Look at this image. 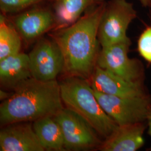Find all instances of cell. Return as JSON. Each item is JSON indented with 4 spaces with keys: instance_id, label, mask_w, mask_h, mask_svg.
Masks as SVG:
<instances>
[{
    "instance_id": "obj_1",
    "label": "cell",
    "mask_w": 151,
    "mask_h": 151,
    "mask_svg": "<svg viewBox=\"0 0 151 151\" xmlns=\"http://www.w3.org/2000/svg\"><path fill=\"white\" fill-rule=\"evenodd\" d=\"M105 3L89 9L75 22L52 35L62 52L67 76L90 80L100 50L97 34Z\"/></svg>"
},
{
    "instance_id": "obj_2",
    "label": "cell",
    "mask_w": 151,
    "mask_h": 151,
    "mask_svg": "<svg viewBox=\"0 0 151 151\" xmlns=\"http://www.w3.org/2000/svg\"><path fill=\"white\" fill-rule=\"evenodd\" d=\"M13 94L0 105L1 125L19 122H33L45 116L56 115L63 107L60 82L30 78L19 83Z\"/></svg>"
},
{
    "instance_id": "obj_3",
    "label": "cell",
    "mask_w": 151,
    "mask_h": 151,
    "mask_svg": "<svg viewBox=\"0 0 151 151\" xmlns=\"http://www.w3.org/2000/svg\"><path fill=\"white\" fill-rule=\"evenodd\" d=\"M62 101L65 108L75 112L100 136L106 139L118 125L105 112L86 79L67 76L60 82Z\"/></svg>"
},
{
    "instance_id": "obj_4",
    "label": "cell",
    "mask_w": 151,
    "mask_h": 151,
    "mask_svg": "<svg viewBox=\"0 0 151 151\" xmlns=\"http://www.w3.org/2000/svg\"><path fill=\"white\" fill-rule=\"evenodd\" d=\"M137 17L133 5L126 0L106 2L98 29L101 47L131 42L127 32L130 24Z\"/></svg>"
},
{
    "instance_id": "obj_5",
    "label": "cell",
    "mask_w": 151,
    "mask_h": 151,
    "mask_svg": "<svg viewBox=\"0 0 151 151\" xmlns=\"http://www.w3.org/2000/svg\"><path fill=\"white\" fill-rule=\"evenodd\" d=\"M93 91L103 110L119 126L147 122L150 96L118 97Z\"/></svg>"
},
{
    "instance_id": "obj_6",
    "label": "cell",
    "mask_w": 151,
    "mask_h": 151,
    "mask_svg": "<svg viewBox=\"0 0 151 151\" xmlns=\"http://www.w3.org/2000/svg\"><path fill=\"white\" fill-rule=\"evenodd\" d=\"M63 133L65 148L68 151L98 148L103 141L97 132L84 119L70 109L64 108L54 116Z\"/></svg>"
},
{
    "instance_id": "obj_7",
    "label": "cell",
    "mask_w": 151,
    "mask_h": 151,
    "mask_svg": "<svg viewBox=\"0 0 151 151\" xmlns=\"http://www.w3.org/2000/svg\"><path fill=\"white\" fill-rule=\"evenodd\" d=\"M131 42L115 44L100 50L96 65L110 71L127 81L143 83L144 70L142 63L128 56Z\"/></svg>"
},
{
    "instance_id": "obj_8",
    "label": "cell",
    "mask_w": 151,
    "mask_h": 151,
    "mask_svg": "<svg viewBox=\"0 0 151 151\" xmlns=\"http://www.w3.org/2000/svg\"><path fill=\"white\" fill-rule=\"evenodd\" d=\"M32 78L42 81L55 80L63 72L64 57L53 39L40 38L28 54Z\"/></svg>"
},
{
    "instance_id": "obj_9",
    "label": "cell",
    "mask_w": 151,
    "mask_h": 151,
    "mask_svg": "<svg viewBox=\"0 0 151 151\" xmlns=\"http://www.w3.org/2000/svg\"><path fill=\"white\" fill-rule=\"evenodd\" d=\"M88 82L93 90L115 96L134 97L147 95L143 83L127 81L97 65Z\"/></svg>"
},
{
    "instance_id": "obj_10",
    "label": "cell",
    "mask_w": 151,
    "mask_h": 151,
    "mask_svg": "<svg viewBox=\"0 0 151 151\" xmlns=\"http://www.w3.org/2000/svg\"><path fill=\"white\" fill-rule=\"evenodd\" d=\"M11 22L20 33L22 40L30 42L54 29V12L45 8L24 11L14 16Z\"/></svg>"
},
{
    "instance_id": "obj_11",
    "label": "cell",
    "mask_w": 151,
    "mask_h": 151,
    "mask_svg": "<svg viewBox=\"0 0 151 151\" xmlns=\"http://www.w3.org/2000/svg\"><path fill=\"white\" fill-rule=\"evenodd\" d=\"M0 132L1 151H44L30 122L8 124Z\"/></svg>"
},
{
    "instance_id": "obj_12",
    "label": "cell",
    "mask_w": 151,
    "mask_h": 151,
    "mask_svg": "<svg viewBox=\"0 0 151 151\" xmlns=\"http://www.w3.org/2000/svg\"><path fill=\"white\" fill-rule=\"evenodd\" d=\"M145 122L119 126L104 141L99 150L101 151H135L145 144Z\"/></svg>"
},
{
    "instance_id": "obj_13",
    "label": "cell",
    "mask_w": 151,
    "mask_h": 151,
    "mask_svg": "<svg viewBox=\"0 0 151 151\" xmlns=\"http://www.w3.org/2000/svg\"><path fill=\"white\" fill-rule=\"evenodd\" d=\"M32 77L28 54L20 52L0 60V82L6 88L13 90Z\"/></svg>"
},
{
    "instance_id": "obj_14",
    "label": "cell",
    "mask_w": 151,
    "mask_h": 151,
    "mask_svg": "<svg viewBox=\"0 0 151 151\" xmlns=\"http://www.w3.org/2000/svg\"><path fill=\"white\" fill-rule=\"evenodd\" d=\"M105 2V0H55L54 14L56 22L54 30L70 26L89 9Z\"/></svg>"
},
{
    "instance_id": "obj_15",
    "label": "cell",
    "mask_w": 151,
    "mask_h": 151,
    "mask_svg": "<svg viewBox=\"0 0 151 151\" xmlns=\"http://www.w3.org/2000/svg\"><path fill=\"white\" fill-rule=\"evenodd\" d=\"M32 127L45 151H66L62 129L53 116L33 122Z\"/></svg>"
},
{
    "instance_id": "obj_16",
    "label": "cell",
    "mask_w": 151,
    "mask_h": 151,
    "mask_svg": "<svg viewBox=\"0 0 151 151\" xmlns=\"http://www.w3.org/2000/svg\"><path fill=\"white\" fill-rule=\"evenodd\" d=\"M22 38L12 22L0 15V60L21 52Z\"/></svg>"
},
{
    "instance_id": "obj_17",
    "label": "cell",
    "mask_w": 151,
    "mask_h": 151,
    "mask_svg": "<svg viewBox=\"0 0 151 151\" xmlns=\"http://www.w3.org/2000/svg\"><path fill=\"white\" fill-rule=\"evenodd\" d=\"M45 0H0V10L2 14H11L43 2Z\"/></svg>"
},
{
    "instance_id": "obj_18",
    "label": "cell",
    "mask_w": 151,
    "mask_h": 151,
    "mask_svg": "<svg viewBox=\"0 0 151 151\" xmlns=\"http://www.w3.org/2000/svg\"><path fill=\"white\" fill-rule=\"evenodd\" d=\"M137 48L140 56L151 63V25L141 33L138 40Z\"/></svg>"
},
{
    "instance_id": "obj_19",
    "label": "cell",
    "mask_w": 151,
    "mask_h": 151,
    "mask_svg": "<svg viewBox=\"0 0 151 151\" xmlns=\"http://www.w3.org/2000/svg\"><path fill=\"white\" fill-rule=\"evenodd\" d=\"M12 94H13V91L12 92H9L1 90L0 91V99L2 101H4L11 97Z\"/></svg>"
},
{
    "instance_id": "obj_20",
    "label": "cell",
    "mask_w": 151,
    "mask_h": 151,
    "mask_svg": "<svg viewBox=\"0 0 151 151\" xmlns=\"http://www.w3.org/2000/svg\"><path fill=\"white\" fill-rule=\"evenodd\" d=\"M147 125L148 127V134L151 137V106L148 113V116H147ZM150 151H151V147L150 148Z\"/></svg>"
},
{
    "instance_id": "obj_21",
    "label": "cell",
    "mask_w": 151,
    "mask_h": 151,
    "mask_svg": "<svg viewBox=\"0 0 151 151\" xmlns=\"http://www.w3.org/2000/svg\"><path fill=\"white\" fill-rule=\"evenodd\" d=\"M140 1L142 5L151 7V0H140Z\"/></svg>"
}]
</instances>
